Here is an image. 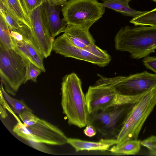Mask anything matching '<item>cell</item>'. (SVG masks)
<instances>
[{
  "mask_svg": "<svg viewBox=\"0 0 156 156\" xmlns=\"http://www.w3.org/2000/svg\"><path fill=\"white\" fill-rule=\"evenodd\" d=\"M61 90V105L68 124L80 128L86 126L89 113L82 82L77 75L73 73L64 76Z\"/></svg>",
  "mask_w": 156,
  "mask_h": 156,
  "instance_id": "6da1fadb",
  "label": "cell"
},
{
  "mask_svg": "<svg viewBox=\"0 0 156 156\" xmlns=\"http://www.w3.org/2000/svg\"><path fill=\"white\" fill-rule=\"evenodd\" d=\"M116 50L127 51L133 59L144 58L156 49V27H122L115 37Z\"/></svg>",
  "mask_w": 156,
  "mask_h": 156,
  "instance_id": "7a4b0ae2",
  "label": "cell"
},
{
  "mask_svg": "<svg viewBox=\"0 0 156 156\" xmlns=\"http://www.w3.org/2000/svg\"><path fill=\"white\" fill-rule=\"evenodd\" d=\"M28 62L15 49L6 50L0 46V76L8 94L15 95L25 84L26 65Z\"/></svg>",
  "mask_w": 156,
  "mask_h": 156,
  "instance_id": "3957f363",
  "label": "cell"
},
{
  "mask_svg": "<svg viewBox=\"0 0 156 156\" xmlns=\"http://www.w3.org/2000/svg\"><path fill=\"white\" fill-rule=\"evenodd\" d=\"M134 104H115L89 114L88 124L105 138L116 139Z\"/></svg>",
  "mask_w": 156,
  "mask_h": 156,
  "instance_id": "277c9868",
  "label": "cell"
},
{
  "mask_svg": "<svg viewBox=\"0 0 156 156\" xmlns=\"http://www.w3.org/2000/svg\"><path fill=\"white\" fill-rule=\"evenodd\" d=\"M153 90L145 94L133 106L116 139V144L137 139L144 123L156 105V97Z\"/></svg>",
  "mask_w": 156,
  "mask_h": 156,
  "instance_id": "5b68a950",
  "label": "cell"
},
{
  "mask_svg": "<svg viewBox=\"0 0 156 156\" xmlns=\"http://www.w3.org/2000/svg\"><path fill=\"white\" fill-rule=\"evenodd\" d=\"M105 10L98 0H69L61 9L67 24L88 29L102 17Z\"/></svg>",
  "mask_w": 156,
  "mask_h": 156,
  "instance_id": "8992f818",
  "label": "cell"
},
{
  "mask_svg": "<svg viewBox=\"0 0 156 156\" xmlns=\"http://www.w3.org/2000/svg\"><path fill=\"white\" fill-rule=\"evenodd\" d=\"M95 84L113 87L118 94L137 96L145 94L156 87V74L145 71L127 76L111 78L101 76Z\"/></svg>",
  "mask_w": 156,
  "mask_h": 156,
  "instance_id": "52a82bcc",
  "label": "cell"
},
{
  "mask_svg": "<svg viewBox=\"0 0 156 156\" xmlns=\"http://www.w3.org/2000/svg\"><path fill=\"white\" fill-rule=\"evenodd\" d=\"M12 131L18 136L27 140L61 146L67 143L68 138L58 127L47 121L39 118L35 124L24 125L18 120Z\"/></svg>",
  "mask_w": 156,
  "mask_h": 156,
  "instance_id": "ba28073f",
  "label": "cell"
},
{
  "mask_svg": "<svg viewBox=\"0 0 156 156\" xmlns=\"http://www.w3.org/2000/svg\"><path fill=\"white\" fill-rule=\"evenodd\" d=\"M52 50L66 57L85 61L104 67L108 64L111 58L105 50L94 45L83 48L73 44L63 34L54 40Z\"/></svg>",
  "mask_w": 156,
  "mask_h": 156,
  "instance_id": "9c48e42d",
  "label": "cell"
},
{
  "mask_svg": "<svg viewBox=\"0 0 156 156\" xmlns=\"http://www.w3.org/2000/svg\"><path fill=\"white\" fill-rule=\"evenodd\" d=\"M29 16L34 41L42 55L46 58L51 55L55 39L50 34L43 5L32 12Z\"/></svg>",
  "mask_w": 156,
  "mask_h": 156,
  "instance_id": "30bf717a",
  "label": "cell"
},
{
  "mask_svg": "<svg viewBox=\"0 0 156 156\" xmlns=\"http://www.w3.org/2000/svg\"><path fill=\"white\" fill-rule=\"evenodd\" d=\"M117 94L113 87L95 84L90 86L85 94L89 114L114 105Z\"/></svg>",
  "mask_w": 156,
  "mask_h": 156,
  "instance_id": "8fae6325",
  "label": "cell"
},
{
  "mask_svg": "<svg viewBox=\"0 0 156 156\" xmlns=\"http://www.w3.org/2000/svg\"><path fill=\"white\" fill-rule=\"evenodd\" d=\"M12 40L14 45L13 49L20 53L24 58L41 69L43 72H45L43 61L44 58L33 39L23 38L22 41Z\"/></svg>",
  "mask_w": 156,
  "mask_h": 156,
  "instance_id": "7c38bea8",
  "label": "cell"
},
{
  "mask_svg": "<svg viewBox=\"0 0 156 156\" xmlns=\"http://www.w3.org/2000/svg\"><path fill=\"white\" fill-rule=\"evenodd\" d=\"M89 30L68 24L63 34L75 46L86 48L95 45Z\"/></svg>",
  "mask_w": 156,
  "mask_h": 156,
  "instance_id": "4fadbf2b",
  "label": "cell"
},
{
  "mask_svg": "<svg viewBox=\"0 0 156 156\" xmlns=\"http://www.w3.org/2000/svg\"><path fill=\"white\" fill-rule=\"evenodd\" d=\"M57 6L51 5L47 2L43 5L49 31L54 39L56 36L64 32L67 25L63 19L60 18Z\"/></svg>",
  "mask_w": 156,
  "mask_h": 156,
  "instance_id": "5bb4252c",
  "label": "cell"
},
{
  "mask_svg": "<svg viewBox=\"0 0 156 156\" xmlns=\"http://www.w3.org/2000/svg\"><path fill=\"white\" fill-rule=\"evenodd\" d=\"M67 144L72 146L76 152L84 150L104 151L116 144L117 141L115 139L105 138L95 142L69 138L68 139Z\"/></svg>",
  "mask_w": 156,
  "mask_h": 156,
  "instance_id": "9a60e30c",
  "label": "cell"
},
{
  "mask_svg": "<svg viewBox=\"0 0 156 156\" xmlns=\"http://www.w3.org/2000/svg\"><path fill=\"white\" fill-rule=\"evenodd\" d=\"M0 4L11 17L27 25L31 31L30 17L21 0H0Z\"/></svg>",
  "mask_w": 156,
  "mask_h": 156,
  "instance_id": "2e32d148",
  "label": "cell"
},
{
  "mask_svg": "<svg viewBox=\"0 0 156 156\" xmlns=\"http://www.w3.org/2000/svg\"><path fill=\"white\" fill-rule=\"evenodd\" d=\"M0 15L5 20L10 31L18 32L25 38H33L30 28L26 25L11 17L1 4H0Z\"/></svg>",
  "mask_w": 156,
  "mask_h": 156,
  "instance_id": "e0dca14e",
  "label": "cell"
},
{
  "mask_svg": "<svg viewBox=\"0 0 156 156\" xmlns=\"http://www.w3.org/2000/svg\"><path fill=\"white\" fill-rule=\"evenodd\" d=\"M131 0H107L101 3L105 8L114 10L123 15L133 18L137 17L146 12V11H139L131 8L129 6V3Z\"/></svg>",
  "mask_w": 156,
  "mask_h": 156,
  "instance_id": "ac0fdd59",
  "label": "cell"
},
{
  "mask_svg": "<svg viewBox=\"0 0 156 156\" xmlns=\"http://www.w3.org/2000/svg\"><path fill=\"white\" fill-rule=\"evenodd\" d=\"M140 142L137 139L129 140L121 144L115 145L108 150L115 155H135L140 151Z\"/></svg>",
  "mask_w": 156,
  "mask_h": 156,
  "instance_id": "d6986e66",
  "label": "cell"
},
{
  "mask_svg": "<svg viewBox=\"0 0 156 156\" xmlns=\"http://www.w3.org/2000/svg\"><path fill=\"white\" fill-rule=\"evenodd\" d=\"M13 42L10 30L3 17L0 16V46L6 50L13 48Z\"/></svg>",
  "mask_w": 156,
  "mask_h": 156,
  "instance_id": "ffe728a7",
  "label": "cell"
},
{
  "mask_svg": "<svg viewBox=\"0 0 156 156\" xmlns=\"http://www.w3.org/2000/svg\"><path fill=\"white\" fill-rule=\"evenodd\" d=\"M130 22L135 26H148L156 27V8L133 18Z\"/></svg>",
  "mask_w": 156,
  "mask_h": 156,
  "instance_id": "44dd1931",
  "label": "cell"
},
{
  "mask_svg": "<svg viewBox=\"0 0 156 156\" xmlns=\"http://www.w3.org/2000/svg\"><path fill=\"white\" fill-rule=\"evenodd\" d=\"M1 83L0 91L8 103L11 106L15 112L18 115L26 111H32L22 100H18L10 96L3 88Z\"/></svg>",
  "mask_w": 156,
  "mask_h": 156,
  "instance_id": "7402d4cb",
  "label": "cell"
},
{
  "mask_svg": "<svg viewBox=\"0 0 156 156\" xmlns=\"http://www.w3.org/2000/svg\"><path fill=\"white\" fill-rule=\"evenodd\" d=\"M43 70L33 63L29 61L26 65L25 80L24 83L29 80H32L34 82H37V78Z\"/></svg>",
  "mask_w": 156,
  "mask_h": 156,
  "instance_id": "603a6c76",
  "label": "cell"
},
{
  "mask_svg": "<svg viewBox=\"0 0 156 156\" xmlns=\"http://www.w3.org/2000/svg\"><path fill=\"white\" fill-rule=\"evenodd\" d=\"M19 115L23 124L26 126H30L35 123L39 119L32 113V111H24Z\"/></svg>",
  "mask_w": 156,
  "mask_h": 156,
  "instance_id": "cb8c5ba5",
  "label": "cell"
},
{
  "mask_svg": "<svg viewBox=\"0 0 156 156\" xmlns=\"http://www.w3.org/2000/svg\"><path fill=\"white\" fill-rule=\"evenodd\" d=\"M21 0L29 15L33 11L46 2V0Z\"/></svg>",
  "mask_w": 156,
  "mask_h": 156,
  "instance_id": "d4e9b609",
  "label": "cell"
},
{
  "mask_svg": "<svg viewBox=\"0 0 156 156\" xmlns=\"http://www.w3.org/2000/svg\"><path fill=\"white\" fill-rule=\"evenodd\" d=\"M27 141L29 144L35 149L46 153L53 154L52 151L45 145L44 143L31 140Z\"/></svg>",
  "mask_w": 156,
  "mask_h": 156,
  "instance_id": "484cf974",
  "label": "cell"
},
{
  "mask_svg": "<svg viewBox=\"0 0 156 156\" xmlns=\"http://www.w3.org/2000/svg\"><path fill=\"white\" fill-rule=\"evenodd\" d=\"M144 65L156 74V57L147 56L143 60Z\"/></svg>",
  "mask_w": 156,
  "mask_h": 156,
  "instance_id": "4316f807",
  "label": "cell"
},
{
  "mask_svg": "<svg viewBox=\"0 0 156 156\" xmlns=\"http://www.w3.org/2000/svg\"><path fill=\"white\" fill-rule=\"evenodd\" d=\"M148 137L150 144L148 149L149 151L148 155L156 156V136L152 135Z\"/></svg>",
  "mask_w": 156,
  "mask_h": 156,
  "instance_id": "83f0119b",
  "label": "cell"
},
{
  "mask_svg": "<svg viewBox=\"0 0 156 156\" xmlns=\"http://www.w3.org/2000/svg\"><path fill=\"white\" fill-rule=\"evenodd\" d=\"M97 130L95 128L90 124H87L83 130L84 134L87 136L92 137L96 134Z\"/></svg>",
  "mask_w": 156,
  "mask_h": 156,
  "instance_id": "f1b7e54d",
  "label": "cell"
},
{
  "mask_svg": "<svg viewBox=\"0 0 156 156\" xmlns=\"http://www.w3.org/2000/svg\"><path fill=\"white\" fill-rule=\"evenodd\" d=\"M67 0H46L49 4L53 5H63Z\"/></svg>",
  "mask_w": 156,
  "mask_h": 156,
  "instance_id": "f546056e",
  "label": "cell"
},
{
  "mask_svg": "<svg viewBox=\"0 0 156 156\" xmlns=\"http://www.w3.org/2000/svg\"><path fill=\"white\" fill-rule=\"evenodd\" d=\"M2 105H0V114L2 118H6L7 116V114L5 111V108Z\"/></svg>",
  "mask_w": 156,
  "mask_h": 156,
  "instance_id": "4dcf8cb0",
  "label": "cell"
},
{
  "mask_svg": "<svg viewBox=\"0 0 156 156\" xmlns=\"http://www.w3.org/2000/svg\"><path fill=\"white\" fill-rule=\"evenodd\" d=\"M153 91L156 97V87L153 90Z\"/></svg>",
  "mask_w": 156,
  "mask_h": 156,
  "instance_id": "1f68e13d",
  "label": "cell"
},
{
  "mask_svg": "<svg viewBox=\"0 0 156 156\" xmlns=\"http://www.w3.org/2000/svg\"><path fill=\"white\" fill-rule=\"evenodd\" d=\"M102 0V1H103V2H105V1H107V0Z\"/></svg>",
  "mask_w": 156,
  "mask_h": 156,
  "instance_id": "d6a6232c",
  "label": "cell"
},
{
  "mask_svg": "<svg viewBox=\"0 0 156 156\" xmlns=\"http://www.w3.org/2000/svg\"><path fill=\"white\" fill-rule=\"evenodd\" d=\"M154 1L156 2V0H153Z\"/></svg>",
  "mask_w": 156,
  "mask_h": 156,
  "instance_id": "836d02e7",
  "label": "cell"
}]
</instances>
